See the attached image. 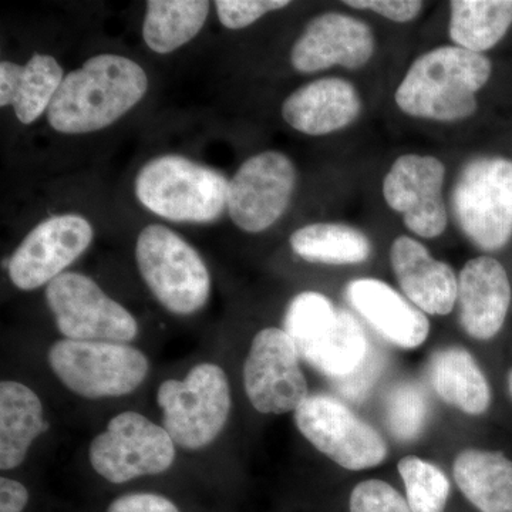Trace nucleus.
I'll use <instances>...</instances> for the list:
<instances>
[{
	"instance_id": "obj_20",
	"label": "nucleus",
	"mask_w": 512,
	"mask_h": 512,
	"mask_svg": "<svg viewBox=\"0 0 512 512\" xmlns=\"http://www.w3.org/2000/svg\"><path fill=\"white\" fill-rule=\"evenodd\" d=\"M346 296L357 313L399 348H419L429 336L430 323L426 315L379 279L350 282Z\"/></svg>"
},
{
	"instance_id": "obj_31",
	"label": "nucleus",
	"mask_w": 512,
	"mask_h": 512,
	"mask_svg": "<svg viewBox=\"0 0 512 512\" xmlns=\"http://www.w3.org/2000/svg\"><path fill=\"white\" fill-rule=\"evenodd\" d=\"M218 19L227 29L248 28L269 12L285 9L289 0H217Z\"/></svg>"
},
{
	"instance_id": "obj_14",
	"label": "nucleus",
	"mask_w": 512,
	"mask_h": 512,
	"mask_svg": "<svg viewBox=\"0 0 512 512\" xmlns=\"http://www.w3.org/2000/svg\"><path fill=\"white\" fill-rule=\"evenodd\" d=\"M92 224L76 214L55 215L40 222L10 256V281L20 291L49 285L89 249Z\"/></svg>"
},
{
	"instance_id": "obj_36",
	"label": "nucleus",
	"mask_w": 512,
	"mask_h": 512,
	"mask_svg": "<svg viewBox=\"0 0 512 512\" xmlns=\"http://www.w3.org/2000/svg\"><path fill=\"white\" fill-rule=\"evenodd\" d=\"M508 392H510L512 399V369L510 370V375H508Z\"/></svg>"
},
{
	"instance_id": "obj_25",
	"label": "nucleus",
	"mask_w": 512,
	"mask_h": 512,
	"mask_svg": "<svg viewBox=\"0 0 512 512\" xmlns=\"http://www.w3.org/2000/svg\"><path fill=\"white\" fill-rule=\"evenodd\" d=\"M207 0H148L143 37L158 55L175 52L191 42L207 22Z\"/></svg>"
},
{
	"instance_id": "obj_27",
	"label": "nucleus",
	"mask_w": 512,
	"mask_h": 512,
	"mask_svg": "<svg viewBox=\"0 0 512 512\" xmlns=\"http://www.w3.org/2000/svg\"><path fill=\"white\" fill-rule=\"evenodd\" d=\"M450 10L448 35L471 52L493 49L512 25V0H453Z\"/></svg>"
},
{
	"instance_id": "obj_10",
	"label": "nucleus",
	"mask_w": 512,
	"mask_h": 512,
	"mask_svg": "<svg viewBox=\"0 0 512 512\" xmlns=\"http://www.w3.org/2000/svg\"><path fill=\"white\" fill-rule=\"evenodd\" d=\"M46 301L64 338L83 342L128 343L138 323L89 276L64 272L46 288Z\"/></svg>"
},
{
	"instance_id": "obj_26",
	"label": "nucleus",
	"mask_w": 512,
	"mask_h": 512,
	"mask_svg": "<svg viewBox=\"0 0 512 512\" xmlns=\"http://www.w3.org/2000/svg\"><path fill=\"white\" fill-rule=\"evenodd\" d=\"M289 242L299 258L312 264H362L372 252V244L362 231L332 222H319L296 229Z\"/></svg>"
},
{
	"instance_id": "obj_28",
	"label": "nucleus",
	"mask_w": 512,
	"mask_h": 512,
	"mask_svg": "<svg viewBox=\"0 0 512 512\" xmlns=\"http://www.w3.org/2000/svg\"><path fill=\"white\" fill-rule=\"evenodd\" d=\"M397 467L413 512H446L451 485L439 467L416 456L402 458Z\"/></svg>"
},
{
	"instance_id": "obj_19",
	"label": "nucleus",
	"mask_w": 512,
	"mask_h": 512,
	"mask_svg": "<svg viewBox=\"0 0 512 512\" xmlns=\"http://www.w3.org/2000/svg\"><path fill=\"white\" fill-rule=\"evenodd\" d=\"M362 100L356 87L340 77H323L299 87L282 104V117L299 133L326 136L359 117Z\"/></svg>"
},
{
	"instance_id": "obj_11",
	"label": "nucleus",
	"mask_w": 512,
	"mask_h": 512,
	"mask_svg": "<svg viewBox=\"0 0 512 512\" xmlns=\"http://www.w3.org/2000/svg\"><path fill=\"white\" fill-rule=\"evenodd\" d=\"M293 417L306 440L346 470L379 466L387 456L382 436L333 397L309 394Z\"/></svg>"
},
{
	"instance_id": "obj_30",
	"label": "nucleus",
	"mask_w": 512,
	"mask_h": 512,
	"mask_svg": "<svg viewBox=\"0 0 512 512\" xmlns=\"http://www.w3.org/2000/svg\"><path fill=\"white\" fill-rule=\"evenodd\" d=\"M350 512H413L396 488L380 480L357 484L350 494Z\"/></svg>"
},
{
	"instance_id": "obj_22",
	"label": "nucleus",
	"mask_w": 512,
	"mask_h": 512,
	"mask_svg": "<svg viewBox=\"0 0 512 512\" xmlns=\"http://www.w3.org/2000/svg\"><path fill=\"white\" fill-rule=\"evenodd\" d=\"M47 430L39 396L20 382L0 384V468H18L33 441Z\"/></svg>"
},
{
	"instance_id": "obj_23",
	"label": "nucleus",
	"mask_w": 512,
	"mask_h": 512,
	"mask_svg": "<svg viewBox=\"0 0 512 512\" xmlns=\"http://www.w3.org/2000/svg\"><path fill=\"white\" fill-rule=\"evenodd\" d=\"M454 480L480 512H512V461L503 453L466 450L454 461Z\"/></svg>"
},
{
	"instance_id": "obj_4",
	"label": "nucleus",
	"mask_w": 512,
	"mask_h": 512,
	"mask_svg": "<svg viewBox=\"0 0 512 512\" xmlns=\"http://www.w3.org/2000/svg\"><path fill=\"white\" fill-rule=\"evenodd\" d=\"M229 181L181 156H160L138 171L136 195L148 211L174 222L208 224L227 210Z\"/></svg>"
},
{
	"instance_id": "obj_2",
	"label": "nucleus",
	"mask_w": 512,
	"mask_h": 512,
	"mask_svg": "<svg viewBox=\"0 0 512 512\" xmlns=\"http://www.w3.org/2000/svg\"><path fill=\"white\" fill-rule=\"evenodd\" d=\"M493 64L483 53L443 46L414 60L394 100L403 113L434 121L466 120L477 111V93L490 80Z\"/></svg>"
},
{
	"instance_id": "obj_7",
	"label": "nucleus",
	"mask_w": 512,
	"mask_h": 512,
	"mask_svg": "<svg viewBox=\"0 0 512 512\" xmlns=\"http://www.w3.org/2000/svg\"><path fill=\"white\" fill-rule=\"evenodd\" d=\"M451 205L458 227L477 248L493 252L512 237V161L477 157L457 175Z\"/></svg>"
},
{
	"instance_id": "obj_9",
	"label": "nucleus",
	"mask_w": 512,
	"mask_h": 512,
	"mask_svg": "<svg viewBox=\"0 0 512 512\" xmlns=\"http://www.w3.org/2000/svg\"><path fill=\"white\" fill-rule=\"evenodd\" d=\"M89 460L104 480L124 484L167 471L175 460V443L163 426L143 414L124 412L94 437Z\"/></svg>"
},
{
	"instance_id": "obj_34",
	"label": "nucleus",
	"mask_w": 512,
	"mask_h": 512,
	"mask_svg": "<svg viewBox=\"0 0 512 512\" xmlns=\"http://www.w3.org/2000/svg\"><path fill=\"white\" fill-rule=\"evenodd\" d=\"M380 367H382V360H380L379 355L375 352H370L366 362L353 375L338 380L339 389L350 399H362V397L366 396L367 390L370 389L373 382H375L377 375H379Z\"/></svg>"
},
{
	"instance_id": "obj_16",
	"label": "nucleus",
	"mask_w": 512,
	"mask_h": 512,
	"mask_svg": "<svg viewBox=\"0 0 512 512\" xmlns=\"http://www.w3.org/2000/svg\"><path fill=\"white\" fill-rule=\"evenodd\" d=\"M375 53V36L363 20L343 13L313 18L292 47L291 63L299 73H318L342 66L356 70Z\"/></svg>"
},
{
	"instance_id": "obj_8",
	"label": "nucleus",
	"mask_w": 512,
	"mask_h": 512,
	"mask_svg": "<svg viewBox=\"0 0 512 512\" xmlns=\"http://www.w3.org/2000/svg\"><path fill=\"white\" fill-rule=\"evenodd\" d=\"M49 366L77 396L111 399L136 392L148 375V359L127 343L62 339L49 349Z\"/></svg>"
},
{
	"instance_id": "obj_32",
	"label": "nucleus",
	"mask_w": 512,
	"mask_h": 512,
	"mask_svg": "<svg viewBox=\"0 0 512 512\" xmlns=\"http://www.w3.org/2000/svg\"><path fill=\"white\" fill-rule=\"evenodd\" d=\"M343 3L353 9L372 10L397 23L412 22L423 9L419 0H346Z\"/></svg>"
},
{
	"instance_id": "obj_1",
	"label": "nucleus",
	"mask_w": 512,
	"mask_h": 512,
	"mask_svg": "<svg viewBox=\"0 0 512 512\" xmlns=\"http://www.w3.org/2000/svg\"><path fill=\"white\" fill-rule=\"evenodd\" d=\"M148 90L140 64L119 55H97L64 76L47 110V121L63 134L103 130L137 106Z\"/></svg>"
},
{
	"instance_id": "obj_29",
	"label": "nucleus",
	"mask_w": 512,
	"mask_h": 512,
	"mask_svg": "<svg viewBox=\"0 0 512 512\" xmlns=\"http://www.w3.org/2000/svg\"><path fill=\"white\" fill-rule=\"evenodd\" d=\"M429 416V403L419 386L402 383L387 397V424L397 440L412 441L420 436Z\"/></svg>"
},
{
	"instance_id": "obj_15",
	"label": "nucleus",
	"mask_w": 512,
	"mask_h": 512,
	"mask_svg": "<svg viewBox=\"0 0 512 512\" xmlns=\"http://www.w3.org/2000/svg\"><path fill=\"white\" fill-rule=\"evenodd\" d=\"M446 167L439 158L404 154L397 158L383 181V195L404 225L423 238L440 237L448 214L443 200Z\"/></svg>"
},
{
	"instance_id": "obj_35",
	"label": "nucleus",
	"mask_w": 512,
	"mask_h": 512,
	"mask_svg": "<svg viewBox=\"0 0 512 512\" xmlns=\"http://www.w3.org/2000/svg\"><path fill=\"white\" fill-rule=\"evenodd\" d=\"M29 503V491L19 481L0 478V512H23Z\"/></svg>"
},
{
	"instance_id": "obj_5",
	"label": "nucleus",
	"mask_w": 512,
	"mask_h": 512,
	"mask_svg": "<svg viewBox=\"0 0 512 512\" xmlns=\"http://www.w3.org/2000/svg\"><path fill=\"white\" fill-rule=\"evenodd\" d=\"M157 403L174 443L185 450H200L214 443L227 424L232 406L228 377L220 366L200 363L183 380L161 383Z\"/></svg>"
},
{
	"instance_id": "obj_13",
	"label": "nucleus",
	"mask_w": 512,
	"mask_h": 512,
	"mask_svg": "<svg viewBox=\"0 0 512 512\" xmlns=\"http://www.w3.org/2000/svg\"><path fill=\"white\" fill-rule=\"evenodd\" d=\"M296 168L279 151L248 158L229 181L227 210L242 231L258 234L271 228L291 204Z\"/></svg>"
},
{
	"instance_id": "obj_33",
	"label": "nucleus",
	"mask_w": 512,
	"mask_h": 512,
	"mask_svg": "<svg viewBox=\"0 0 512 512\" xmlns=\"http://www.w3.org/2000/svg\"><path fill=\"white\" fill-rule=\"evenodd\" d=\"M107 512H181L164 495L154 493H133L121 495L107 508Z\"/></svg>"
},
{
	"instance_id": "obj_21",
	"label": "nucleus",
	"mask_w": 512,
	"mask_h": 512,
	"mask_svg": "<svg viewBox=\"0 0 512 512\" xmlns=\"http://www.w3.org/2000/svg\"><path fill=\"white\" fill-rule=\"evenodd\" d=\"M64 79L55 57L36 53L26 64L0 63V107H13L22 124L47 113Z\"/></svg>"
},
{
	"instance_id": "obj_24",
	"label": "nucleus",
	"mask_w": 512,
	"mask_h": 512,
	"mask_svg": "<svg viewBox=\"0 0 512 512\" xmlns=\"http://www.w3.org/2000/svg\"><path fill=\"white\" fill-rule=\"evenodd\" d=\"M429 379L441 399L461 412L480 416L490 407V384L466 349L437 350L430 359Z\"/></svg>"
},
{
	"instance_id": "obj_3",
	"label": "nucleus",
	"mask_w": 512,
	"mask_h": 512,
	"mask_svg": "<svg viewBox=\"0 0 512 512\" xmlns=\"http://www.w3.org/2000/svg\"><path fill=\"white\" fill-rule=\"evenodd\" d=\"M284 330L305 362L335 380L353 375L372 352L355 316L336 309L319 292H302L292 299Z\"/></svg>"
},
{
	"instance_id": "obj_17",
	"label": "nucleus",
	"mask_w": 512,
	"mask_h": 512,
	"mask_svg": "<svg viewBox=\"0 0 512 512\" xmlns=\"http://www.w3.org/2000/svg\"><path fill=\"white\" fill-rule=\"evenodd\" d=\"M511 284L497 259H471L458 276V320L471 338L493 339L503 329L511 305Z\"/></svg>"
},
{
	"instance_id": "obj_6",
	"label": "nucleus",
	"mask_w": 512,
	"mask_h": 512,
	"mask_svg": "<svg viewBox=\"0 0 512 512\" xmlns=\"http://www.w3.org/2000/svg\"><path fill=\"white\" fill-rule=\"evenodd\" d=\"M138 271L158 302L174 315L201 311L211 293V276L201 255L164 225H148L136 245Z\"/></svg>"
},
{
	"instance_id": "obj_12",
	"label": "nucleus",
	"mask_w": 512,
	"mask_h": 512,
	"mask_svg": "<svg viewBox=\"0 0 512 512\" xmlns=\"http://www.w3.org/2000/svg\"><path fill=\"white\" fill-rule=\"evenodd\" d=\"M298 349L284 329L256 333L244 365L249 402L264 414L295 412L309 397Z\"/></svg>"
},
{
	"instance_id": "obj_18",
	"label": "nucleus",
	"mask_w": 512,
	"mask_h": 512,
	"mask_svg": "<svg viewBox=\"0 0 512 512\" xmlns=\"http://www.w3.org/2000/svg\"><path fill=\"white\" fill-rule=\"evenodd\" d=\"M390 262L404 295L429 315H448L457 303L458 278L446 262L437 261L416 239L399 237Z\"/></svg>"
}]
</instances>
